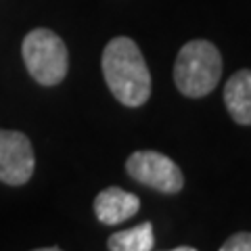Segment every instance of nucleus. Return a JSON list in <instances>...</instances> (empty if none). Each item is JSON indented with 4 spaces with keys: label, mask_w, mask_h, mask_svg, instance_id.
Masks as SVG:
<instances>
[{
    "label": "nucleus",
    "mask_w": 251,
    "mask_h": 251,
    "mask_svg": "<svg viewBox=\"0 0 251 251\" xmlns=\"http://www.w3.org/2000/svg\"><path fill=\"white\" fill-rule=\"evenodd\" d=\"M224 103L234 122L251 126V69H241L230 75L224 88Z\"/></svg>",
    "instance_id": "nucleus-7"
},
{
    "label": "nucleus",
    "mask_w": 251,
    "mask_h": 251,
    "mask_svg": "<svg viewBox=\"0 0 251 251\" xmlns=\"http://www.w3.org/2000/svg\"><path fill=\"white\" fill-rule=\"evenodd\" d=\"M138 209H140V199L136 195L117 186L105 188L94 199V214H97L99 222H103L107 226L126 222L132 216H136Z\"/></svg>",
    "instance_id": "nucleus-6"
},
{
    "label": "nucleus",
    "mask_w": 251,
    "mask_h": 251,
    "mask_svg": "<svg viewBox=\"0 0 251 251\" xmlns=\"http://www.w3.org/2000/svg\"><path fill=\"white\" fill-rule=\"evenodd\" d=\"M170 251H197L195 247H186V245H182V247H176V249H170Z\"/></svg>",
    "instance_id": "nucleus-10"
},
{
    "label": "nucleus",
    "mask_w": 251,
    "mask_h": 251,
    "mask_svg": "<svg viewBox=\"0 0 251 251\" xmlns=\"http://www.w3.org/2000/svg\"><path fill=\"white\" fill-rule=\"evenodd\" d=\"M23 63L29 75L42 86H57L69 72V52L61 38L50 29L38 27L23 38Z\"/></svg>",
    "instance_id": "nucleus-3"
},
{
    "label": "nucleus",
    "mask_w": 251,
    "mask_h": 251,
    "mask_svg": "<svg viewBox=\"0 0 251 251\" xmlns=\"http://www.w3.org/2000/svg\"><path fill=\"white\" fill-rule=\"evenodd\" d=\"M34 251H63L59 247H40V249H34Z\"/></svg>",
    "instance_id": "nucleus-11"
},
{
    "label": "nucleus",
    "mask_w": 251,
    "mask_h": 251,
    "mask_svg": "<svg viewBox=\"0 0 251 251\" xmlns=\"http://www.w3.org/2000/svg\"><path fill=\"white\" fill-rule=\"evenodd\" d=\"M36 155L29 138L15 130H0V182L21 186L29 182Z\"/></svg>",
    "instance_id": "nucleus-5"
},
{
    "label": "nucleus",
    "mask_w": 251,
    "mask_h": 251,
    "mask_svg": "<svg viewBox=\"0 0 251 251\" xmlns=\"http://www.w3.org/2000/svg\"><path fill=\"white\" fill-rule=\"evenodd\" d=\"M103 75L113 97L126 107H140L151 97V74L138 44L117 36L103 50Z\"/></svg>",
    "instance_id": "nucleus-1"
},
{
    "label": "nucleus",
    "mask_w": 251,
    "mask_h": 251,
    "mask_svg": "<svg viewBox=\"0 0 251 251\" xmlns=\"http://www.w3.org/2000/svg\"><path fill=\"white\" fill-rule=\"evenodd\" d=\"M222 54L209 40H191L180 49L174 65L176 88L191 99H201L218 86Z\"/></svg>",
    "instance_id": "nucleus-2"
},
{
    "label": "nucleus",
    "mask_w": 251,
    "mask_h": 251,
    "mask_svg": "<svg viewBox=\"0 0 251 251\" xmlns=\"http://www.w3.org/2000/svg\"><path fill=\"white\" fill-rule=\"evenodd\" d=\"M126 170L136 182L166 195L182 191L184 186V176L176 166V161H172L168 155L157 151L132 153L126 161Z\"/></svg>",
    "instance_id": "nucleus-4"
},
{
    "label": "nucleus",
    "mask_w": 251,
    "mask_h": 251,
    "mask_svg": "<svg viewBox=\"0 0 251 251\" xmlns=\"http://www.w3.org/2000/svg\"><path fill=\"white\" fill-rule=\"evenodd\" d=\"M155 245L153 224L143 222L128 230H120L109 237L107 247L109 251H151Z\"/></svg>",
    "instance_id": "nucleus-8"
},
{
    "label": "nucleus",
    "mask_w": 251,
    "mask_h": 251,
    "mask_svg": "<svg viewBox=\"0 0 251 251\" xmlns=\"http://www.w3.org/2000/svg\"><path fill=\"white\" fill-rule=\"evenodd\" d=\"M220 251H251V232H237L230 239H226V243Z\"/></svg>",
    "instance_id": "nucleus-9"
}]
</instances>
